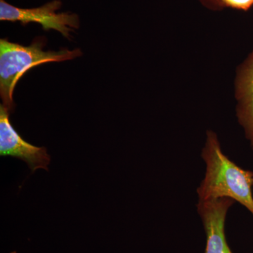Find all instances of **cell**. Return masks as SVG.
I'll list each match as a JSON object with an SVG mask.
<instances>
[{
    "instance_id": "8992f818",
    "label": "cell",
    "mask_w": 253,
    "mask_h": 253,
    "mask_svg": "<svg viewBox=\"0 0 253 253\" xmlns=\"http://www.w3.org/2000/svg\"><path fill=\"white\" fill-rule=\"evenodd\" d=\"M234 96L238 122L253 149V50L236 70Z\"/></svg>"
},
{
    "instance_id": "52a82bcc",
    "label": "cell",
    "mask_w": 253,
    "mask_h": 253,
    "mask_svg": "<svg viewBox=\"0 0 253 253\" xmlns=\"http://www.w3.org/2000/svg\"><path fill=\"white\" fill-rule=\"evenodd\" d=\"M224 8L249 11L253 7V0H219Z\"/></svg>"
},
{
    "instance_id": "3957f363",
    "label": "cell",
    "mask_w": 253,
    "mask_h": 253,
    "mask_svg": "<svg viewBox=\"0 0 253 253\" xmlns=\"http://www.w3.org/2000/svg\"><path fill=\"white\" fill-rule=\"evenodd\" d=\"M61 7V0H52L34 8L17 7L5 0H0V20L19 22L23 26L38 23L44 31L54 30L64 38L71 40L72 33L80 28L81 20L76 13L58 12Z\"/></svg>"
},
{
    "instance_id": "30bf717a",
    "label": "cell",
    "mask_w": 253,
    "mask_h": 253,
    "mask_svg": "<svg viewBox=\"0 0 253 253\" xmlns=\"http://www.w3.org/2000/svg\"></svg>"
},
{
    "instance_id": "9c48e42d",
    "label": "cell",
    "mask_w": 253,
    "mask_h": 253,
    "mask_svg": "<svg viewBox=\"0 0 253 253\" xmlns=\"http://www.w3.org/2000/svg\"><path fill=\"white\" fill-rule=\"evenodd\" d=\"M9 253H16V251H13V252H11Z\"/></svg>"
},
{
    "instance_id": "6da1fadb",
    "label": "cell",
    "mask_w": 253,
    "mask_h": 253,
    "mask_svg": "<svg viewBox=\"0 0 253 253\" xmlns=\"http://www.w3.org/2000/svg\"><path fill=\"white\" fill-rule=\"evenodd\" d=\"M201 156L206 169L197 189L199 201L228 198L244 206L253 215V172L240 168L223 153L217 134L212 130L206 133Z\"/></svg>"
},
{
    "instance_id": "5b68a950",
    "label": "cell",
    "mask_w": 253,
    "mask_h": 253,
    "mask_svg": "<svg viewBox=\"0 0 253 253\" xmlns=\"http://www.w3.org/2000/svg\"><path fill=\"white\" fill-rule=\"evenodd\" d=\"M234 200L228 198L199 201L198 212L206 236L205 253H233L226 241L225 221Z\"/></svg>"
},
{
    "instance_id": "277c9868",
    "label": "cell",
    "mask_w": 253,
    "mask_h": 253,
    "mask_svg": "<svg viewBox=\"0 0 253 253\" xmlns=\"http://www.w3.org/2000/svg\"><path fill=\"white\" fill-rule=\"evenodd\" d=\"M11 113L4 105L0 106V155L13 156L25 161L32 172L38 169L48 170L50 156L45 147H38L27 142L13 127Z\"/></svg>"
},
{
    "instance_id": "7a4b0ae2",
    "label": "cell",
    "mask_w": 253,
    "mask_h": 253,
    "mask_svg": "<svg viewBox=\"0 0 253 253\" xmlns=\"http://www.w3.org/2000/svg\"><path fill=\"white\" fill-rule=\"evenodd\" d=\"M44 46L45 40L42 38H37L29 46L0 40V96L10 112L15 108V86L28 70L43 63L62 62L83 55L80 49L44 51Z\"/></svg>"
},
{
    "instance_id": "ba28073f",
    "label": "cell",
    "mask_w": 253,
    "mask_h": 253,
    "mask_svg": "<svg viewBox=\"0 0 253 253\" xmlns=\"http://www.w3.org/2000/svg\"><path fill=\"white\" fill-rule=\"evenodd\" d=\"M199 1L201 4L211 10H214V11L217 10L218 11V10L224 9L219 0H199Z\"/></svg>"
}]
</instances>
